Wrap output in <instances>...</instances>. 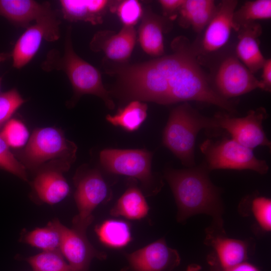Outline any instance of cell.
Listing matches in <instances>:
<instances>
[{"mask_svg": "<svg viewBox=\"0 0 271 271\" xmlns=\"http://www.w3.org/2000/svg\"><path fill=\"white\" fill-rule=\"evenodd\" d=\"M205 241L213 248L222 269L244 262L247 258L248 244L244 241L227 237L221 233L214 234L208 229Z\"/></svg>", "mask_w": 271, "mask_h": 271, "instance_id": "obj_21", "label": "cell"}, {"mask_svg": "<svg viewBox=\"0 0 271 271\" xmlns=\"http://www.w3.org/2000/svg\"><path fill=\"white\" fill-rule=\"evenodd\" d=\"M126 256L134 271H171L180 261L177 251L169 247L163 238Z\"/></svg>", "mask_w": 271, "mask_h": 271, "instance_id": "obj_13", "label": "cell"}, {"mask_svg": "<svg viewBox=\"0 0 271 271\" xmlns=\"http://www.w3.org/2000/svg\"><path fill=\"white\" fill-rule=\"evenodd\" d=\"M109 11L115 13L123 26H134L142 19L144 11L137 0L112 1Z\"/></svg>", "mask_w": 271, "mask_h": 271, "instance_id": "obj_29", "label": "cell"}, {"mask_svg": "<svg viewBox=\"0 0 271 271\" xmlns=\"http://www.w3.org/2000/svg\"><path fill=\"white\" fill-rule=\"evenodd\" d=\"M149 207L141 190L130 186L110 210V214L128 219H141L148 213Z\"/></svg>", "mask_w": 271, "mask_h": 271, "instance_id": "obj_24", "label": "cell"}, {"mask_svg": "<svg viewBox=\"0 0 271 271\" xmlns=\"http://www.w3.org/2000/svg\"><path fill=\"white\" fill-rule=\"evenodd\" d=\"M77 147L62 130L53 127L36 129L20 155L22 164L29 169L51 167L65 172L75 162Z\"/></svg>", "mask_w": 271, "mask_h": 271, "instance_id": "obj_4", "label": "cell"}, {"mask_svg": "<svg viewBox=\"0 0 271 271\" xmlns=\"http://www.w3.org/2000/svg\"><path fill=\"white\" fill-rule=\"evenodd\" d=\"M167 20L154 13L151 9L144 11L138 30V40L143 50L148 55L159 57L164 55V33Z\"/></svg>", "mask_w": 271, "mask_h": 271, "instance_id": "obj_17", "label": "cell"}, {"mask_svg": "<svg viewBox=\"0 0 271 271\" xmlns=\"http://www.w3.org/2000/svg\"><path fill=\"white\" fill-rule=\"evenodd\" d=\"M41 68L46 72L57 70L66 74L74 92L73 102L84 95L90 94L101 99L108 108H114V102L109 91L103 84L99 70L81 58L74 51L71 26L67 29L63 54L56 49L49 50L42 63Z\"/></svg>", "mask_w": 271, "mask_h": 271, "instance_id": "obj_3", "label": "cell"}, {"mask_svg": "<svg viewBox=\"0 0 271 271\" xmlns=\"http://www.w3.org/2000/svg\"><path fill=\"white\" fill-rule=\"evenodd\" d=\"M237 3V1L224 0L217 6L202 39L201 46L203 52H213L227 43L234 28L233 17Z\"/></svg>", "mask_w": 271, "mask_h": 271, "instance_id": "obj_15", "label": "cell"}, {"mask_svg": "<svg viewBox=\"0 0 271 271\" xmlns=\"http://www.w3.org/2000/svg\"><path fill=\"white\" fill-rule=\"evenodd\" d=\"M251 209L258 224L263 230L269 231L271 229V201L263 197H254L251 201Z\"/></svg>", "mask_w": 271, "mask_h": 271, "instance_id": "obj_33", "label": "cell"}, {"mask_svg": "<svg viewBox=\"0 0 271 271\" xmlns=\"http://www.w3.org/2000/svg\"><path fill=\"white\" fill-rule=\"evenodd\" d=\"M163 15L166 18L173 20L177 17L184 0H160Z\"/></svg>", "mask_w": 271, "mask_h": 271, "instance_id": "obj_34", "label": "cell"}, {"mask_svg": "<svg viewBox=\"0 0 271 271\" xmlns=\"http://www.w3.org/2000/svg\"><path fill=\"white\" fill-rule=\"evenodd\" d=\"M267 116L265 108L259 107L249 110L246 116L242 117L219 113L211 118L213 128L225 130L231 139L253 150L258 146L270 148V142L262 126V122Z\"/></svg>", "mask_w": 271, "mask_h": 271, "instance_id": "obj_8", "label": "cell"}, {"mask_svg": "<svg viewBox=\"0 0 271 271\" xmlns=\"http://www.w3.org/2000/svg\"><path fill=\"white\" fill-rule=\"evenodd\" d=\"M148 108L145 102L131 100L125 106L119 108L114 115L107 114L105 118L113 125L132 132L138 129L146 119Z\"/></svg>", "mask_w": 271, "mask_h": 271, "instance_id": "obj_25", "label": "cell"}, {"mask_svg": "<svg viewBox=\"0 0 271 271\" xmlns=\"http://www.w3.org/2000/svg\"><path fill=\"white\" fill-rule=\"evenodd\" d=\"M2 78L1 77H0V89H1V83H2Z\"/></svg>", "mask_w": 271, "mask_h": 271, "instance_id": "obj_39", "label": "cell"}, {"mask_svg": "<svg viewBox=\"0 0 271 271\" xmlns=\"http://www.w3.org/2000/svg\"><path fill=\"white\" fill-rule=\"evenodd\" d=\"M62 173L61 170L51 167L38 171L33 182V187L41 200L54 205L68 196L70 187Z\"/></svg>", "mask_w": 271, "mask_h": 271, "instance_id": "obj_19", "label": "cell"}, {"mask_svg": "<svg viewBox=\"0 0 271 271\" xmlns=\"http://www.w3.org/2000/svg\"><path fill=\"white\" fill-rule=\"evenodd\" d=\"M217 7L212 0H185L178 12L179 24L200 33L211 21Z\"/></svg>", "mask_w": 271, "mask_h": 271, "instance_id": "obj_22", "label": "cell"}, {"mask_svg": "<svg viewBox=\"0 0 271 271\" xmlns=\"http://www.w3.org/2000/svg\"><path fill=\"white\" fill-rule=\"evenodd\" d=\"M261 89L270 92L271 89V59H266L262 68Z\"/></svg>", "mask_w": 271, "mask_h": 271, "instance_id": "obj_35", "label": "cell"}, {"mask_svg": "<svg viewBox=\"0 0 271 271\" xmlns=\"http://www.w3.org/2000/svg\"><path fill=\"white\" fill-rule=\"evenodd\" d=\"M66 227L55 219L45 227L27 233L23 241L43 251H60Z\"/></svg>", "mask_w": 271, "mask_h": 271, "instance_id": "obj_23", "label": "cell"}, {"mask_svg": "<svg viewBox=\"0 0 271 271\" xmlns=\"http://www.w3.org/2000/svg\"><path fill=\"white\" fill-rule=\"evenodd\" d=\"M223 271H259L254 265L244 261L237 265L222 269Z\"/></svg>", "mask_w": 271, "mask_h": 271, "instance_id": "obj_36", "label": "cell"}, {"mask_svg": "<svg viewBox=\"0 0 271 271\" xmlns=\"http://www.w3.org/2000/svg\"><path fill=\"white\" fill-rule=\"evenodd\" d=\"M270 18V0L247 1L234 13L233 29L237 32L245 25L256 20H268Z\"/></svg>", "mask_w": 271, "mask_h": 271, "instance_id": "obj_27", "label": "cell"}, {"mask_svg": "<svg viewBox=\"0 0 271 271\" xmlns=\"http://www.w3.org/2000/svg\"><path fill=\"white\" fill-rule=\"evenodd\" d=\"M201 266L198 264H192L188 266L186 271H200Z\"/></svg>", "mask_w": 271, "mask_h": 271, "instance_id": "obj_37", "label": "cell"}, {"mask_svg": "<svg viewBox=\"0 0 271 271\" xmlns=\"http://www.w3.org/2000/svg\"><path fill=\"white\" fill-rule=\"evenodd\" d=\"M60 24L55 14L26 28L11 53L13 66L21 69L28 64L37 54L43 40L50 42L58 40L60 37Z\"/></svg>", "mask_w": 271, "mask_h": 271, "instance_id": "obj_10", "label": "cell"}, {"mask_svg": "<svg viewBox=\"0 0 271 271\" xmlns=\"http://www.w3.org/2000/svg\"><path fill=\"white\" fill-rule=\"evenodd\" d=\"M171 48L173 52L169 55L140 63L116 64L106 69L107 73L116 78L110 95L123 101L163 105L197 101L234 112L232 101L211 85L188 40L177 37Z\"/></svg>", "mask_w": 271, "mask_h": 271, "instance_id": "obj_1", "label": "cell"}, {"mask_svg": "<svg viewBox=\"0 0 271 271\" xmlns=\"http://www.w3.org/2000/svg\"><path fill=\"white\" fill-rule=\"evenodd\" d=\"M60 251L76 271H88L92 259H103L106 254L97 250L87 238L86 232L66 227Z\"/></svg>", "mask_w": 271, "mask_h": 271, "instance_id": "obj_14", "label": "cell"}, {"mask_svg": "<svg viewBox=\"0 0 271 271\" xmlns=\"http://www.w3.org/2000/svg\"><path fill=\"white\" fill-rule=\"evenodd\" d=\"M152 157V153L144 149H105L99 154L100 164L106 171L139 180L152 194L158 192L162 184L153 174Z\"/></svg>", "mask_w": 271, "mask_h": 271, "instance_id": "obj_6", "label": "cell"}, {"mask_svg": "<svg viewBox=\"0 0 271 271\" xmlns=\"http://www.w3.org/2000/svg\"><path fill=\"white\" fill-rule=\"evenodd\" d=\"M55 14L49 3L32 0H0V16L14 25L27 28L30 23Z\"/></svg>", "mask_w": 271, "mask_h": 271, "instance_id": "obj_16", "label": "cell"}, {"mask_svg": "<svg viewBox=\"0 0 271 271\" xmlns=\"http://www.w3.org/2000/svg\"><path fill=\"white\" fill-rule=\"evenodd\" d=\"M0 136L9 147L17 148L23 146L26 143L29 132L22 122L12 119L3 126Z\"/></svg>", "mask_w": 271, "mask_h": 271, "instance_id": "obj_30", "label": "cell"}, {"mask_svg": "<svg viewBox=\"0 0 271 271\" xmlns=\"http://www.w3.org/2000/svg\"><path fill=\"white\" fill-rule=\"evenodd\" d=\"M0 168L20 179L28 181L25 167L11 152L9 146L0 136Z\"/></svg>", "mask_w": 271, "mask_h": 271, "instance_id": "obj_32", "label": "cell"}, {"mask_svg": "<svg viewBox=\"0 0 271 271\" xmlns=\"http://www.w3.org/2000/svg\"><path fill=\"white\" fill-rule=\"evenodd\" d=\"M26 260L34 271H76L65 261L60 251H43Z\"/></svg>", "mask_w": 271, "mask_h": 271, "instance_id": "obj_28", "label": "cell"}, {"mask_svg": "<svg viewBox=\"0 0 271 271\" xmlns=\"http://www.w3.org/2000/svg\"><path fill=\"white\" fill-rule=\"evenodd\" d=\"M216 91L223 98L237 97L256 88L261 89L256 79L237 58L229 56L220 64L215 77Z\"/></svg>", "mask_w": 271, "mask_h": 271, "instance_id": "obj_11", "label": "cell"}, {"mask_svg": "<svg viewBox=\"0 0 271 271\" xmlns=\"http://www.w3.org/2000/svg\"><path fill=\"white\" fill-rule=\"evenodd\" d=\"M237 58L253 74L261 69L266 59L259 48L261 26L255 22L245 25L237 31Z\"/></svg>", "mask_w": 271, "mask_h": 271, "instance_id": "obj_18", "label": "cell"}, {"mask_svg": "<svg viewBox=\"0 0 271 271\" xmlns=\"http://www.w3.org/2000/svg\"><path fill=\"white\" fill-rule=\"evenodd\" d=\"M205 156V164L210 171L215 169L250 170L266 174L268 166L265 160L257 158L253 150L232 139L214 141L207 140L200 147Z\"/></svg>", "mask_w": 271, "mask_h": 271, "instance_id": "obj_7", "label": "cell"}, {"mask_svg": "<svg viewBox=\"0 0 271 271\" xmlns=\"http://www.w3.org/2000/svg\"><path fill=\"white\" fill-rule=\"evenodd\" d=\"M209 171L203 163L185 169H168L165 172V177L176 202L179 221L204 214L212 217L214 226L218 231L224 232L220 189L211 181Z\"/></svg>", "mask_w": 271, "mask_h": 271, "instance_id": "obj_2", "label": "cell"}, {"mask_svg": "<svg viewBox=\"0 0 271 271\" xmlns=\"http://www.w3.org/2000/svg\"><path fill=\"white\" fill-rule=\"evenodd\" d=\"M95 231L100 241L109 247L120 248L131 240L129 226L122 220H106L96 227Z\"/></svg>", "mask_w": 271, "mask_h": 271, "instance_id": "obj_26", "label": "cell"}, {"mask_svg": "<svg viewBox=\"0 0 271 271\" xmlns=\"http://www.w3.org/2000/svg\"><path fill=\"white\" fill-rule=\"evenodd\" d=\"M112 1L61 0L59 1L64 19L71 22L83 21L93 25L103 23Z\"/></svg>", "mask_w": 271, "mask_h": 271, "instance_id": "obj_20", "label": "cell"}, {"mask_svg": "<svg viewBox=\"0 0 271 271\" xmlns=\"http://www.w3.org/2000/svg\"><path fill=\"white\" fill-rule=\"evenodd\" d=\"M136 41L134 27L123 26L118 32L111 30L97 32L89 47L93 52H102L107 59L116 64H124L129 59Z\"/></svg>", "mask_w": 271, "mask_h": 271, "instance_id": "obj_12", "label": "cell"}, {"mask_svg": "<svg viewBox=\"0 0 271 271\" xmlns=\"http://www.w3.org/2000/svg\"><path fill=\"white\" fill-rule=\"evenodd\" d=\"M204 128H213L212 118L200 114L184 102L171 111L163 131V144L183 165L194 167L196 139Z\"/></svg>", "mask_w": 271, "mask_h": 271, "instance_id": "obj_5", "label": "cell"}, {"mask_svg": "<svg viewBox=\"0 0 271 271\" xmlns=\"http://www.w3.org/2000/svg\"><path fill=\"white\" fill-rule=\"evenodd\" d=\"M25 102L15 88L0 94V129Z\"/></svg>", "mask_w": 271, "mask_h": 271, "instance_id": "obj_31", "label": "cell"}, {"mask_svg": "<svg viewBox=\"0 0 271 271\" xmlns=\"http://www.w3.org/2000/svg\"><path fill=\"white\" fill-rule=\"evenodd\" d=\"M75 184L74 199L78 213L73 220V227L86 232L93 219V210L107 199L109 189L101 173L96 169L79 173Z\"/></svg>", "mask_w": 271, "mask_h": 271, "instance_id": "obj_9", "label": "cell"}, {"mask_svg": "<svg viewBox=\"0 0 271 271\" xmlns=\"http://www.w3.org/2000/svg\"><path fill=\"white\" fill-rule=\"evenodd\" d=\"M10 58H11V53H0V63L5 61Z\"/></svg>", "mask_w": 271, "mask_h": 271, "instance_id": "obj_38", "label": "cell"}]
</instances>
